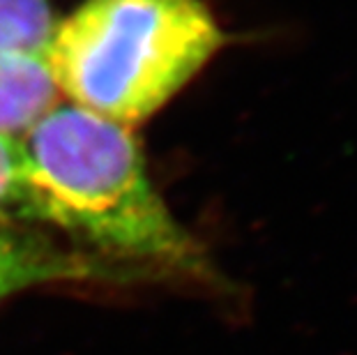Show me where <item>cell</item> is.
<instances>
[{"mask_svg": "<svg viewBox=\"0 0 357 355\" xmlns=\"http://www.w3.org/2000/svg\"><path fill=\"white\" fill-rule=\"evenodd\" d=\"M28 222L70 245L148 275L212 279L208 254L150 178L132 127L56 102L19 137Z\"/></svg>", "mask_w": 357, "mask_h": 355, "instance_id": "1", "label": "cell"}, {"mask_svg": "<svg viewBox=\"0 0 357 355\" xmlns=\"http://www.w3.org/2000/svg\"><path fill=\"white\" fill-rule=\"evenodd\" d=\"M203 0H83L44 60L60 100L134 127L164 109L224 47Z\"/></svg>", "mask_w": 357, "mask_h": 355, "instance_id": "2", "label": "cell"}, {"mask_svg": "<svg viewBox=\"0 0 357 355\" xmlns=\"http://www.w3.org/2000/svg\"><path fill=\"white\" fill-rule=\"evenodd\" d=\"M150 277L58 243L35 224L0 222V302L44 284H129Z\"/></svg>", "mask_w": 357, "mask_h": 355, "instance_id": "3", "label": "cell"}, {"mask_svg": "<svg viewBox=\"0 0 357 355\" xmlns=\"http://www.w3.org/2000/svg\"><path fill=\"white\" fill-rule=\"evenodd\" d=\"M60 102L42 56H0V132L21 137Z\"/></svg>", "mask_w": 357, "mask_h": 355, "instance_id": "4", "label": "cell"}, {"mask_svg": "<svg viewBox=\"0 0 357 355\" xmlns=\"http://www.w3.org/2000/svg\"><path fill=\"white\" fill-rule=\"evenodd\" d=\"M58 21L53 0H0V56L44 58Z\"/></svg>", "mask_w": 357, "mask_h": 355, "instance_id": "5", "label": "cell"}, {"mask_svg": "<svg viewBox=\"0 0 357 355\" xmlns=\"http://www.w3.org/2000/svg\"><path fill=\"white\" fill-rule=\"evenodd\" d=\"M0 222H28V180L19 137L0 132Z\"/></svg>", "mask_w": 357, "mask_h": 355, "instance_id": "6", "label": "cell"}]
</instances>
